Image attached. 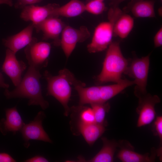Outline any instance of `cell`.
<instances>
[{"instance_id": "14", "label": "cell", "mask_w": 162, "mask_h": 162, "mask_svg": "<svg viewBox=\"0 0 162 162\" xmlns=\"http://www.w3.org/2000/svg\"><path fill=\"white\" fill-rule=\"evenodd\" d=\"M103 145L99 152L92 158L86 160L81 156L78 158L76 160H67L68 162H112L114 160L115 153L118 142L114 140H110L106 137L101 138Z\"/></svg>"}, {"instance_id": "3", "label": "cell", "mask_w": 162, "mask_h": 162, "mask_svg": "<svg viewBox=\"0 0 162 162\" xmlns=\"http://www.w3.org/2000/svg\"><path fill=\"white\" fill-rule=\"evenodd\" d=\"M107 49L102 70L96 78L98 84L117 82L128 65V60L122 53L119 42H112Z\"/></svg>"}, {"instance_id": "8", "label": "cell", "mask_w": 162, "mask_h": 162, "mask_svg": "<svg viewBox=\"0 0 162 162\" xmlns=\"http://www.w3.org/2000/svg\"><path fill=\"white\" fill-rule=\"evenodd\" d=\"M138 105L136 112L139 115L137 126L140 127L150 124L154 119L156 115L155 106L160 101L157 95L149 93L138 97Z\"/></svg>"}, {"instance_id": "11", "label": "cell", "mask_w": 162, "mask_h": 162, "mask_svg": "<svg viewBox=\"0 0 162 162\" xmlns=\"http://www.w3.org/2000/svg\"><path fill=\"white\" fill-rule=\"evenodd\" d=\"M59 6L55 3L49 4L42 6L34 4L27 5L22 8L20 17L25 21L32 22L34 26L52 16L54 10Z\"/></svg>"}, {"instance_id": "16", "label": "cell", "mask_w": 162, "mask_h": 162, "mask_svg": "<svg viewBox=\"0 0 162 162\" xmlns=\"http://www.w3.org/2000/svg\"><path fill=\"white\" fill-rule=\"evenodd\" d=\"M154 4L153 0H131L123 11L136 17H155Z\"/></svg>"}, {"instance_id": "23", "label": "cell", "mask_w": 162, "mask_h": 162, "mask_svg": "<svg viewBox=\"0 0 162 162\" xmlns=\"http://www.w3.org/2000/svg\"><path fill=\"white\" fill-rule=\"evenodd\" d=\"M72 110L76 115L75 119L76 128L81 125L95 123L94 112L91 107L79 105L72 108Z\"/></svg>"}, {"instance_id": "29", "label": "cell", "mask_w": 162, "mask_h": 162, "mask_svg": "<svg viewBox=\"0 0 162 162\" xmlns=\"http://www.w3.org/2000/svg\"><path fill=\"white\" fill-rule=\"evenodd\" d=\"M16 160L9 154L6 153H0V162H15Z\"/></svg>"}, {"instance_id": "1", "label": "cell", "mask_w": 162, "mask_h": 162, "mask_svg": "<svg viewBox=\"0 0 162 162\" xmlns=\"http://www.w3.org/2000/svg\"><path fill=\"white\" fill-rule=\"evenodd\" d=\"M39 70L31 66L19 84L12 91L6 89L4 94L6 98H24L28 99V105L39 106L43 110L49 106L48 102L44 98L42 93Z\"/></svg>"}, {"instance_id": "20", "label": "cell", "mask_w": 162, "mask_h": 162, "mask_svg": "<svg viewBox=\"0 0 162 162\" xmlns=\"http://www.w3.org/2000/svg\"><path fill=\"white\" fill-rule=\"evenodd\" d=\"M77 130L90 146H92L106 130L105 126L96 123L82 125Z\"/></svg>"}, {"instance_id": "17", "label": "cell", "mask_w": 162, "mask_h": 162, "mask_svg": "<svg viewBox=\"0 0 162 162\" xmlns=\"http://www.w3.org/2000/svg\"><path fill=\"white\" fill-rule=\"evenodd\" d=\"M5 118L0 122V130L3 134L11 132L15 134L21 130L24 124L16 106L5 110Z\"/></svg>"}, {"instance_id": "9", "label": "cell", "mask_w": 162, "mask_h": 162, "mask_svg": "<svg viewBox=\"0 0 162 162\" xmlns=\"http://www.w3.org/2000/svg\"><path fill=\"white\" fill-rule=\"evenodd\" d=\"M45 116L44 112L40 111L33 121L23 125L20 131L26 147L28 148L29 146V141L30 140L52 142L42 126V121Z\"/></svg>"}, {"instance_id": "31", "label": "cell", "mask_w": 162, "mask_h": 162, "mask_svg": "<svg viewBox=\"0 0 162 162\" xmlns=\"http://www.w3.org/2000/svg\"><path fill=\"white\" fill-rule=\"evenodd\" d=\"M9 87V85L5 82L3 76L0 72V88L8 89Z\"/></svg>"}, {"instance_id": "6", "label": "cell", "mask_w": 162, "mask_h": 162, "mask_svg": "<svg viewBox=\"0 0 162 162\" xmlns=\"http://www.w3.org/2000/svg\"><path fill=\"white\" fill-rule=\"evenodd\" d=\"M51 48L50 44L38 42L35 38L24 50L26 58L30 66L40 70L46 67Z\"/></svg>"}, {"instance_id": "4", "label": "cell", "mask_w": 162, "mask_h": 162, "mask_svg": "<svg viewBox=\"0 0 162 162\" xmlns=\"http://www.w3.org/2000/svg\"><path fill=\"white\" fill-rule=\"evenodd\" d=\"M149 65V55L133 59L124 74L133 78L134 94L137 98L147 93L146 86Z\"/></svg>"}, {"instance_id": "24", "label": "cell", "mask_w": 162, "mask_h": 162, "mask_svg": "<svg viewBox=\"0 0 162 162\" xmlns=\"http://www.w3.org/2000/svg\"><path fill=\"white\" fill-rule=\"evenodd\" d=\"M91 105L94 112L95 123L105 126L106 115L110 108L109 104L106 102L92 104Z\"/></svg>"}, {"instance_id": "27", "label": "cell", "mask_w": 162, "mask_h": 162, "mask_svg": "<svg viewBox=\"0 0 162 162\" xmlns=\"http://www.w3.org/2000/svg\"><path fill=\"white\" fill-rule=\"evenodd\" d=\"M154 124L157 133L161 143L162 141V116H161L157 117Z\"/></svg>"}, {"instance_id": "25", "label": "cell", "mask_w": 162, "mask_h": 162, "mask_svg": "<svg viewBox=\"0 0 162 162\" xmlns=\"http://www.w3.org/2000/svg\"><path fill=\"white\" fill-rule=\"evenodd\" d=\"M85 11L95 15L103 13L106 9L103 1L100 0H92L85 4Z\"/></svg>"}, {"instance_id": "10", "label": "cell", "mask_w": 162, "mask_h": 162, "mask_svg": "<svg viewBox=\"0 0 162 162\" xmlns=\"http://www.w3.org/2000/svg\"><path fill=\"white\" fill-rule=\"evenodd\" d=\"M34 26L37 32H42L43 40L51 39L53 40L54 45L60 46L61 39L59 36L65 26L58 17H50L40 23Z\"/></svg>"}, {"instance_id": "21", "label": "cell", "mask_w": 162, "mask_h": 162, "mask_svg": "<svg viewBox=\"0 0 162 162\" xmlns=\"http://www.w3.org/2000/svg\"><path fill=\"white\" fill-rule=\"evenodd\" d=\"M85 11V4L79 0H71L65 5L57 8L52 16L74 17L80 15Z\"/></svg>"}, {"instance_id": "5", "label": "cell", "mask_w": 162, "mask_h": 162, "mask_svg": "<svg viewBox=\"0 0 162 162\" xmlns=\"http://www.w3.org/2000/svg\"><path fill=\"white\" fill-rule=\"evenodd\" d=\"M108 21L99 23L95 28L91 43L87 46L89 52L95 53L107 49L112 42L113 25L115 18L108 17Z\"/></svg>"}, {"instance_id": "36", "label": "cell", "mask_w": 162, "mask_h": 162, "mask_svg": "<svg viewBox=\"0 0 162 162\" xmlns=\"http://www.w3.org/2000/svg\"><path fill=\"white\" fill-rule=\"evenodd\" d=\"M161 0V1H162V0Z\"/></svg>"}, {"instance_id": "32", "label": "cell", "mask_w": 162, "mask_h": 162, "mask_svg": "<svg viewBox=\"0 0 162 162\" xmlns=\"http://www.w3.org/2000/svg\"><path fill=\"white\" fill-rule=\"evenodd\" d=\"M110 7L115 8L118 7L119 4L122 2L126 0H110Z\"/></svg>"}, {"instance_id": "33", "label": "cell", "mask_w": 162, "mask_h": 162, "mask_svg": "<svg viewBox=\"0 0 162 162\" xmlns=\"http://www.w3.org/2000/svg\"><path fill=\"white\" fill-rule=\"evenodd\" d=\"M6 4L11 7L13 5L12 0H0V4Z\"/></svg>"}, {"instance_id": "19", "label": "cell", "mask_w": 162, "mask_h": 162, "mask_svg": "<svg viewBox=\"0 0 162 162\" xmlns=\"http://www.w3.org/2000/svg\"><path fill=\"white\" fill-rule=\"evenodd\" d=\"M134 25L133 18L122 10L114 22L113 36L121 39L126 38L133 29Z\"/></svg>"}, {"instance_id": "34", "label": "cell", "mask_w": 162, "mask_h": 162, "mask_svg": "<svg viewBox=\"0 0 162 162\" xmlns=\"http://www.w3.org/2000/svg\"><path fill=\"white\" fill-rule=\"evenodd\" d=\"M158 14H159L161 16L162 15V8H160L158 10Z\"/></svg>"}, {"instance_id": "15", "label": "cell", "mask_w": 162, "mask_h": 162, "mask_svg": "<svg viewBox=\"0 0 162 162\" xmlns=\"http://www.w3.org/2000/svg\"><path fill=\"white\" fill-rule=\"evenodd\" d=\"M122 141L118 142L121 148L117 157L123 162H152L155 161V154L149 153L141 154L134 151L133 146L127 141Z\"/></svg>"}, {"instance_id": "12", "label": "cell", "mask_w": 162, "mask_h": 162, "mask_svg": "<svg viewBox=\"0 0 162 162\" xmlns=\"http://www.w3.org/2000/svg\"><path fill=\"white\" fill-rule=\"evenodd\" d=\"M26 67V64L23 61L17 59L15 53L8 49H6L2 69L10 78L15 86L21 81L22 73Z\"/></svg>"}, {"instance_id": "13", "label": "cell", "mask_w": 162, "mask_h": 162, "mask_svg": "<svg viewBox=\"0 0 162 162\" xmlns=\"http://www.w3.org/2000/svg\"><path fill=\"white\" fill-rule=\"evenodd\" d=\"M34 27L32 23L18 33L3 40L4 46L14 52L26 46L33 41L32 34Z\"/></svg>"}, {"instance_id": "35", "label": "cell", "mask_w": 162, "mask_h": 162, "mask_svg": "<svg viewBox=\"0 0 162 162\" xmlns=\"http://www.w3.org/2000/svg\"><path fill=\"white\" fill-rule=\"evenodd\" d=\"M101 0V1H103L104 0Z\"/></svg>"}, {"instance_id": "22", "label": "cell", "mask_w": 162, "mask_h": 162, "mask_svg": "<svg viewBox=\"0 0 162 162\" xmlns=\"http://www.w3.org/2000/svg\"><path fill=\"white\" fill-rule=\"evenodd\" d=\"M134 84V80L122 79L114 84L100 86L102 102H106L125 88Z\"/></svg>"}, {"instance_id": "7", "label": "cell", "mask_w": 162, "mask_h": 162, "mask_svg": "<svg viewBox=\"0 0 162 162\" xmlns=\"http://www.w3.org/2000/svg\"><path fill=\"white\" fill-rule=\"evenodd\" d=\"M90 35L89 31L85 26L76 29L65 26L61 34L60 46L66 58L70 56L78 43L84 41Z\"/></svg>"}, {"instance_id": "26", "label": "cell", "mask_w": 162, "mask_h": 162, "mask_svg": "<svg viewBox=\"0 0 162 162\" xmlns=\"http://www.w3.org/2000/svg\"><path fill=\"white\" fill-rule=\"evenodd\" d=\"M42 0H17L15 4L16 8H22L25 6L29 5L39 3Z\"/></svg>"}, {"instance_id": "30", "label": "cell", "mask_w": 162, "mask_h": 162, "mask_svg": "<svg viewBox=\"0 0 162 162\" xmlns=\"http://www.w3.org/2000/svg\"><path fill=\"white\" fill-rule=\"evenodd\" d=\"M26 162H47L48 160L44 157L37 155L25 160Z\"/></svg>"}, {"instance_id": "28", "label": "cell", "mask_w": 162, "mask_h": 162, "mask_svg": "<svg viewBox=\"0 0 162 162\" xmlns=\"http://www.w3.org/2000/svg\"><path fill=\"white\" fill-rule=\"evenodd\" d=\"M154 43L155 47H158L162 45V27L157 32L154 38Z\"/></svg>"}, {"instance_id": "18", "label": "cell", "mask_w": 162, "mask_h": 162, "mask_svg": "<svg viewBox=\"0 0 162 162\" xmlns=\"http://www.w3.org/2000/svg\"><path fill=\"white\" fill-rule=\"evenodd\" d=\"M85 84L81 82L74 86L79 96V105L103 103L101 100L100 86L85 87Z\"/></svg>"}, {"instance_id": "2", "label": "cell", "mask_w": 162, "mask_h": 162, "mask_svg": "<svg viewBox=\"0 0 162 162\" xmlns=\"http://www.w3.org/2000/svg\"><path fill=\"white\" fill-rule=\"evenodd\" d=\"M44 75L47 83L46 95L52 96L57 100L64 107V115L68 116L70 111L68 103L71 94V86L80 81L65 68L61 70L57 76H52L47 70L45 71Z\"/></svg>"}]
</instances>
